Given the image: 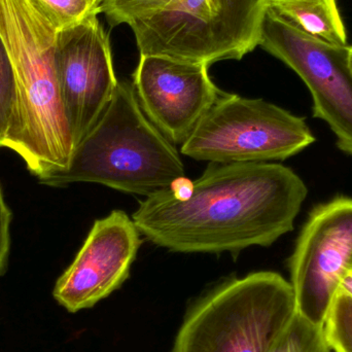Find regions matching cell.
<instances>
[{
    "label": "cell",
    "instance_id": "6da1fadb",
    "mask_svg": "<svg viewBox=\"0 0 352 352\" xmlns=\"http://www.w3.org/2000/svg\"><path fill=\"white\" fill-rule=\"evenodd\" d=\"M307 194L303 179L277 163H210L194 182L146 197L132 219L170 252L237 254L293 231Z\"/></svg>",
    "mask_w": 352,
    "mask_h": 352
},
{
    "label": "cell",
    "instance_id": "7a4b0ae2",
    "mask_svg": "<svg viewBox=\"0 0 352 352\" xmlns=\"http://www.w3.org/2000/svg\"><path fill=\"white\" fill-rule=\"evenodd\" d=\"M57 32L35 0H0V35L16 85L2 148L18 154L38 179L67 168L74 151L56 78Z\"/></svg>",
    "mask_w": 352,
    "mask_h": 352
},
{
    "label": "cell",
    "instance_id": "3957f363",
    "mask_svg": "<svg viewBox=\"0 0 352 352\" xmlns=\"http://www.w3.org/2000/svg\"><path fill=\"white\" fill-rule=\"evenodd\" d=\"M184 179V166L171 144L144 115L130 82L115 95L92 129L76 146L67 168L39 178L45 186L102 184L148 197Z\"/></svg>",
    "mask_w": 352,
    "mask_h": 352
},
{
    "label": "cell",
    "instance_id": "277c9868",
    "mask_svg": "<svg viewBox=\"0 0 352 352\" xmlns=\"http://www.w3.org/2000/svg\"><path fill=\"white\" fill-rule=\"evenodd\" d=\"M296 314L291 283L278 273L231 279L190 309L173 352H270Z\"/></svg>",
    "mask_w": 352,
    "mask_h": 352
},
{
    "label": "cell",
    "instance_id": "5b68a950",
    "mask_svg": "<svg viewBox=\"0 0 352 352\" xmlns=\"http://www.w3.org/2000/svg\"><path fill=\"white\" fill-rule=\"evenodd\" d=\"M268 0H173L130 25L140 55L211 64L241 60L260 45Z\"/></svg>",
    "mask_w": 352,
    "mask_h": 352
},
{
    "label": "cell",
    "instance_id": "8992f818",
    "mask_svg": "<svg viewBox=\"0 0 352 352\" xmlns=\"http://www.w3.org/2000/svg\"><path fill=\"white\" fill-rule=\"evenodd\" d=\"M314 142L304 118L264 99L223 92L180 151L217 164L268 163L296 156Z\"/></svg>",
    "mask_w": 352,
    "mask_h": 352
},
{
    "label": "cell",
    "instance_id": "52a82bcc",
    "mask_svg": "<svg viewBox=\"0 0 352 352\" xmlns=\"http://www.w3.org/2000/svg\"><path fill=\"white\" fill-rule=\"evenodd\" d=\"M260 45L293 69L307 86L314 117L328 124L341 152L352 156L351 47L320 43L266 10Z\"/></svg>",
    "mask_w": 352,
    "mask_h": 352
},
{
    "label": "cell",
    "instance_id": "ba28073f",
    "mask_svg": "<svg viewBox=\"0 0 352 352\" xmlns=\"http://www.w3.org/2000/svg\"><path fill=\"white\" fill-rule=\"evenodd\" d=\"M352 263V198L337 197L310 213L289 258L297 314L322 327Z\"/></svg>",
    "mask_w": 352,
    "mask_h": 352
},
{
    "label": "cell",
    "instance_id": "9c48e42d",
    "mask_svg": "<svg viewBox=\"0 0 352 352\" xmlns=\"http://www.w3.org/2000/svg\"><path fill=\"white\" fill-rule=\"evenodd\" d=\"M54 62L76 148L104 113L119 85L109 35L97 14L58 31Z\"/></svg>",
    "mask_w": 352,
    "mask_h": 352
},
{
    "label": "cell",
    "instance_id": "30bf717a",
    "mask_svg": "<svg viewBox=\"0 0 352 352\" xmlns=\"http://www.w3.org/2000/svg\"><path fill=\"white\" fill-rule=\"evenodd\" d=\"M208 68L166 56L140 55L132 82L138 102L171 144L182 146L223 94Z\"/></svg>",
    "mask_w": 352,
    "mask_h": 352
},
{
    "label": "cell",
    "instance_id": "8fae6325",
    "mask_svg": "<svg viewBox=\"0 0 352 352\" xmlns=\"http://www.w3.org/2000/svg\"><path fill=\"white\" fill-rule=\"evenodd\" d=\"M142 234L123 210L97 219L72 264L56 283L53 296L76 314L96 305L129 277Z\"/></svg>",
    "mask_w": 352,
    "mask_h": 352
},
{
    "label": "cell",
    "instance_id": "7c38bea8",
    "mask_svg": "<svg viewBox=\"0 0 352 352\" xmlns=\"http://www.w3.org/2000/svg\"><path fill=\"white\" fill-rule=\"evenodd\" d=\"M267 10L302 34L347 47V31L337 0H268Z\"/></svg>",
    "mask_w": 352,
    "mask_h": 352
},
{
    "label": "cell",
    "instance_id": "4fadbf2b",
    "mask_svg": "<svg viewBox=\"0 0 352 352\" xmlns=\"http://www.w3.org/2000/svg\"><path fill=\"white\" fill-rule=\"evenodd\" d=\"M331 352H352V297L338 291L322 324Z\"/></svg>",
    "mask_w": 352,
    "mask_h": 352
},
{
    "label": "cell",
    "instance_id": "5bb4252c",
    "mask_svg": "<svg viewBox=\"0 0 352 352\" xmlns=\"http://www.w3.org/2000/svg\"><path fill=\"white\" fill-rule=\"evenodd\" d=\"M270 352H331L322 327L296 314Z\"/></svg>",
    "mask_w": 352,
    "mask_h": 352
},
{
    "label": "cell",
    "instance_id": "9a60e30c",
    "mask_svg": "<svg viewBox=\"0 0 352 352\" xmlns=\"http://www.w3.org/2000/svg\"><path fill=\"white\" fill-rule=\"evenodd\" d=\"M58 31L101 12L100 0H35Z\"/></svg>",
    "mask_w": 352,
    "mask_h": 352
},
{
    "label": "cell",
    "instance_id": "2e32d148",
    "mask_svg": "<svg viewBox=\"0 0 352 352\" xmlns=\"http://www.w3.org/2000/svg\"><path fill=\"white\" fill-rule=\"evenodd\" d=\"M173 0H103L101 12H104L113 26L133 24L165 10Z\"/></svg>",
    "mask_w": 352,
    "mask_h": 352
},
{
    "label": "cell",
    "instance_id": "e0dca14e",
    "mask_svg": "<svg viewBox=\"0 0 352 352\" xmlns=\"http://www.w3.org/2000/svg\"><path fill=\"white\" fill-rule=\"evenodd\" d=\"M16 85L10 54L0 35V148L8 133L16 101Z\"/></svg>",
    "mask_w": 352,
    "mask_h": 352
},
{
    "label": "cell",
    "instance_id": "ac0fdd59",
    "mask_svg": "<svg viewBox=\"0 0 352 352\" xmlns=\"http://www.w3.org/2000/svg\"><path fill=\"white\" fill-rule=\"evenodd\" d=\"M12 214L4 200L0 186V276L6 272L10 250V223Z\"/></svg>",
    "mask_w": 352,
    "mask_h": 352
},
{
    "label": "cell",
    "instance_id": "d6986e66",
    "mask_svg": "<svg viewBox=\"0 0 352 352\" xmlns=\"http://www.w3.org/2000/svg\"><path fill=\"white\" fill-rule=\"evenodd\" d=\"M339 291L347 294L352 297V271L349 270L341 281L340 289Z\"/></svg>",
    "mask_w": 352,
    "mask_h": 352
},
{
    "label": "cell",
    "instance_id": "ffe728a7",
    "mask_svg": "<svg viewBox=\"0 0 352 352\" xmlns=\"http://www.w3.org/2000/svg\"><path fill=\"white\" fill-rule=\"evenodd\" d=\"M351 63H352V47H351Z\"/></svg>",
    "mask_w": 352,
    "mask_h": 352
},
{
    "label": "cell",
    "instance_id": "44dd1931",
    "mask_svg": "<svg viewBox=\"0 0 352 352\" xmlns=\"http://www.w3.org/2000/svg\"><path fill=\"white\" fill-rule=\"evenodd\" d=\"M351 270L352 271V263H351Z\"/></svg>",
    "mask_w": 352,
    "mask_h": 352
},
{
    "label": "cell",
    "instance_id": "7402d4cb",
    "mask_svg": "<svg viewBox=\"0 0 352 352\" xmlns=\"http://www.w3.org/2000/svg\"><path fill=\"white\" fill-rule=\"evenodd\" d=\"M100 1H101V3H102V2H103V0H100Z\"/></svg>",
    "mask_w": 352,
    "mask_h": 352
}]
</instances>
